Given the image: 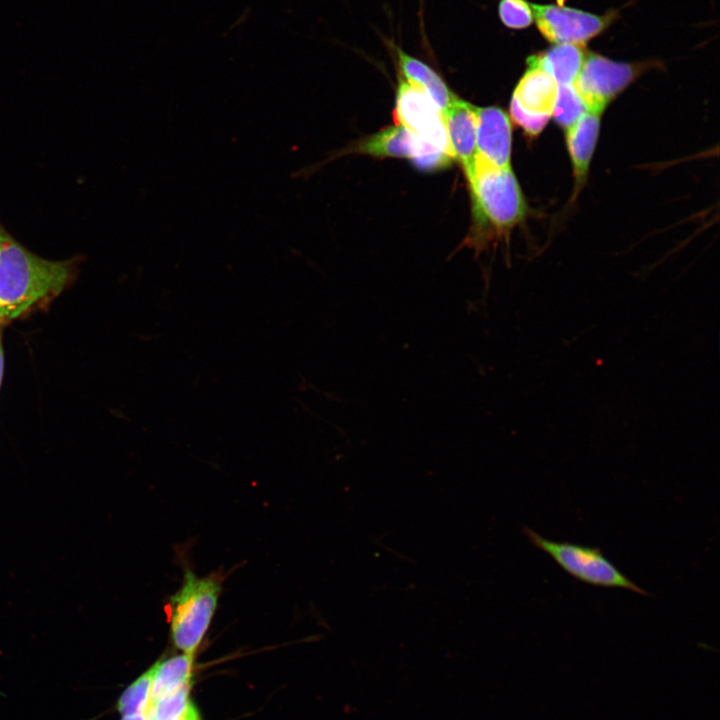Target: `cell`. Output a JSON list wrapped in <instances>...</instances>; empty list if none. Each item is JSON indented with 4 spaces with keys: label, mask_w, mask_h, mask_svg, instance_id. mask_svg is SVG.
<instances>
[{
    "label": "cell",
    "mask_w": 720,
    "mask_h": 720,
    "mask_svg": "<svg viewBox=\"0 0 720 720\" xmlns=\"http://www.w3.org/2000/svg\"><path fill=\"white\" fill-rule=\"evenodd\" d=\"M79 260L42 258L0 223V310L6 319H16L55 299L74 281Z\"/></svg>",
    "instance_id": "6da1fadb"
},
{
    "label": "cell",
    "mask_w": 720,
    "mask_h": 720,
    "mask_svg": "<svg viewBox=\"0 0 720 720\" xmlns=\"http://www.w3.org/2000/svg\"><path fill=\"white\" fill-rule=\"evenodd\" d=\"M222 583L218 573L198 576L185 569L182 583L167 605L170 637L182 653L195 656L217 611Z\"/></svg>",
    "instance_id": "7a4b0ae2"
},
{
    "label": "cell",
    "mask_w": 720,
    "mask_h": 720,
    "mask_svg": "<svg viewBox=\"0 0 720 720\" xmlns=\"http://www.w3.org/2000/svg\"><path fill=\"white\" fill-rule=\"evenodd\" d=\"M469 185L479 227L505 232L524 218L527 206L511 169H500L477 158Z\"/></svg>",
    "instance_id": "3957f363"
},
{
    "label": "cell",
    "mask_w": 720,
    "mask_h": 720,
    "mask_svg": "<svg viewBox=\"0 0 720 720\" xmlns=\"http://www.w3.org/2000/svg\"><path fill=\"white\" fill-rule=\"evenodd\" d=\"M524 533L536 548L548 554L562 570L578 581L596 587L627 589L643 596L649 595L597 547L549 540L527 527Z\"/></svg>",
    "instance_id": "277c9868"
},
{
    "label": "cell",
    "mask_w": 720,
    "mask_h": 720,
    "mask_svg": "<svg viewBox=\"0 0 720 720\" xmlns=\"http://www.w3.org/2000/svg\"><path fill=\"white\" fill-rule=\"evenodd\" d=\"M650 63H627L588 52L574 86L588 111L602 113L607 104L631 84Z\"/></svg>",
    "instance_id": "5b68a950"
},
{
    "label": "cell",
    "mask_w": 720,
    "mask_h": 720,
    "mask_svg": "<svg viewBox=\"0 0 720 720\" xmlns=\"http://www.w3.org/2000/svg\"><path fill=\"white\" fill-rule=\"evenodd\" d=\"M533 18L542 36L553 44H586L600 35L614 20L615 13L598 15L561 2L531 3Z\"/></svg>",
    "instance_id": "8992f818"
},
{
    "label": "cell",
    "mask_w": 720,
    "mask_h": 720,
    "mask_svg": "<svg viewBox=\"0 0 720 720\" xmlns=\"http://www.w3.org/2000/svg\"><path fill=\"white\" fill-rule=\"evenodd\" d=\"M394 117L398 125L453 158L439 107L424 90L403 78L397 89Z\"/></svg>",
    "instance_id": "52a82bcc"
},
{
    "label": "cell",
    "mask_w": 720,
    "mask_h": 720,
    "mask_svg": "<svg viewBox=\"0 0 720 720\" xmlns=\"http://www.w3.org/2000/svg\"><path fill=\"white\" fill-rule=\"evenodd\" d=\"M477 158L500 169H511V124L499 107L474 106Z\"/></svg>",
    "instance_id": "ba28073f"
},
{
    "label": "cell",
    "mask_w": 720,
    "mask_h": 720,
    "mask_svg": "<svg viewBox=\"0 0 720 720\" xmlns=\"http://www.w3.org/2000/svg\"><path fill=\"white\" fill-rule=\"evenodd\" d=\"M443 121L453 159L462 165L470 182L475 173L477 159L474 106L454 96L445 111Z\"/></svg>",
    "instance_id": "9c48e42d"
},
{
    "label": "cell",
    "mask_w": 720,
    "mask_h": 720,
    "mask_svg": "<svg viewBox=\"0 0 720 720\" xmlns=\"http://www.w3.org/2000/svg\"><path fill=\"white\" fill-rule=\"evenodd\" d=\"M557 91V83L529 56L526 71L514 90L512 101L525 113L551 116Z\"/></svg>",
    "instance_id": "30bf717a"
},
{
    "label": "cell",
    "mask_w": 720,
    "mask_h": 720,
    "mask_svg": "<svg viewBox=\"0 0 720 720\" xmlns=\"http://www.w3.org/2000/svg\"><path fill=\"white\" fill-rule=\"evenodd\" d=\"M588 52L585 44L563 43L531 56L559 86L575 83Z\"/></svg>",
    "instance_id": "8fae6325"
},
{
    "label": "cell",
    "mask_w": 720,
    "mask_h": 720,
    "mask_svg": "<svg viewBox=\"0 0 720 720\" xmlns=\"http://www.w3.org/2000/svg\"><path fill=\"white\" fill-rule=\"evenodd\" d=\"M598 112L587 111L567 129L566 140L577 183L581 184L587 174L600 129Z\"/></svg>",
    "instance_id": "7c38bea8"
},
{
    "label": "cell",
    "mask_w": 720,
    "mask_h": 720,
    "mask_svg": "<svg viewBox=\"0 0 720 720\" xmlns=\"http://www.w3.org/2000/svg\"><path fill=\"white\" fill-rule=\"evenodd\" d=\"M396 55L403 79L419 86L439 107L442 117L455 95L443 79L427 64L396 47Z\"/></svg>",
    "instance_id": "4fadbf2b"
},
{
    "label": "cell",
    "mask_w": 720,
    "mask_h": 720,
    "mask_svg": "<svg viewBox=\"0 0 720 720\" xmlns=\"http://www.w3.org/2000/svg\"><path fill=\"white\" fill-rule=\"evenodd\" d=\"M194 657L185 653L161 659L152 665L149 704L176 689L191 684Z\"/></svg>",
    "instance_id": "5bb4252c"
},
{
    "label": "cell",
    "mask_w": 720,
    "mask_h": 720,
    "mask_svg": "<svg viewBox=\"0 0 720 720\" xmlns=\"http://www.w3.org/2000/svg\"><path fill=\"white\" fill-rule=\"evenodd\" d=\"M415 137L401 125L388 127L362 141L357 151L377 157L412 159Z\"/></svg>",
    "instance_id": "9a60e30c"
},
{
    "label": "cell",
    "mask_w": 720,
    "mask_h": 720,
    "mask_svg": "<svg viewBox=\"0 0 720 720\" xmlns=\"http://www.w3.org/2000/svg\"><path fill=\"white\" fill-rule=\"evenodd\" d=\"M587 111V106L574 84L558 86L552 114L561 127L568 129Z\"/></svg>",
    "instance_id": "2e32d148"
},
{
    "label": "cell",
    "mask_w": 720,
    "mask_h": 720,
    "mask_svg": "<svg viewBox=\"0 0 720 720\" xmlns=\"http://www.w3.org/2000/svg\"><path fill=\"white\" fill-rule=\"evenodd\" d=\"M152 666L134 680L120 695L116 708L123 715L146 713L152 683Z\"/></svg>",
    "instance_id": "e0dca14e"
},
{
    "label": "cell",
    "mask_w": 720,
    "mask_h": 720,
    "mask_svg": "<svg viewBox=\"0 0 720 720\" xmlns=\"http://www.w3.org/2000/svg\"><path fill=\"white\" fill-rule=\"evenodd\" d=\"M510 113L513 121L530 136H537L546 126L550 118V116L546 115L537 116L525 113L512 100Z\"/></svg>",
    "instance_id": "ac0fdd59"
},
{
    "label": "cell",
    "mask_w": 720,
    "mask_h": 720,
    "mask_svg": "<svg viewBox=\"0 0 720 720\" xmlns=\"http://www.w3.org/2000/svg\"><path fill=\"white\" fill-rule=\"evenodd\" d=\"M3 371H4V350H3V344H2V332L0 328V387L1 382L3 378Z\"/></svg>",
    "instance_id": "d6986e66"
},
{
    "label": "cell",
    "mask_w": 720,
    "mask_h": 720,
    "mask_svg": "<svg viewBox=\"0 0 720 720\" xmlns=\"http://www.w3.org/2000/svg\"><path fill=\"white\" fill-rule=\"evenodd\" d=\"M121 720H146V713L123 715Z\"/></svg>",
    "instance_id": "ffe728a7"
},
{
    "label": "cell",
    "mask_w": 720,
    "mask_h": 720,
    "mask_svg": "<svg viewBox=\"0 0 720 720\" xmlns=\"http://www.w3.org/2000/svg\"><path fill=\"white\" fill-rule=\"evenodd\" d=\"M6 321H8V320L6 319V317L4 316V314L2 313V311L0 310V328L2 327V324H3L4 322H6Z\"/></svg>",
    "instance_id": "44dd1931"
}]
</instances>
